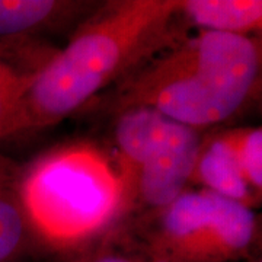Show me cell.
Masks as SVG:
<instances>
[{
    "label": "cell",
    "instance_id": "obj_1",
    "mask_svg": "<svg viewBox=\"0 0 262 262\" xmlns=\"http://www.w3.org/2000/svg\"><path fill=\"white\" fill-rule=\"evenodd\" d=\"M189 31L179 0L99 2L34 76L0 131V143L83 113L136 67Z\"/></svg>",
    "mask_w": 262,
    "mask_h": 262
},
{
    "label": "cell",
    "instance_id": "obj_2",
    "mask_svg": "<svg viewBox=\"0 0 262 262\" xmlns=\"http://www.w3.org/2000/svg\"><path fill=\"white\" fill-rule=\"evenodd\" d=\"M149 108L207 133L262 108V37L191 29L96 98L82 114L110 120Z\"/></svg>",
    "mask_w": 262,
    "mask_h": 262
},
{
    "label": "cell",
    "instance_id": "obj_3",
    "mask_svg": "<svg viewBox=\"0 0 262 262\" xmlns=\"http://www.w3.org/2000/svg\"><path fill=\"white\" fill-rule=\"evenodd\" d=\"M16 195L37 249L63 259L111 230L124 215L113 156L96 143L57 144L20 166Z\"/></svg>",
    "mask_w": 262,
    "mask_h": 262
},
{
    "label": "cell",
    "instance_id": "obj_4",
    "mask_svg": "<svg viewBox=\"0 0 262 262\" xmlns=\"http://www.w3.org/2000/svg\"><path fill=\"white\" fill-rule=\"evenodd\" d=\"M120 222L184 262H246L262 251L256 210L201 188L189 187L158 211Z\"/></svg>",
    "mask_w": 262,
    "mask_h": 262
},
{
    "label": "cell",
    "instance_id": "obj_5",
    "mask_svg": "<svg viewBox=\"0 0 262 262\" xmlns=\"http://www.w3.org/2000/svg\"><path fill=\"white\" fill-rule=\"evenodd\" d=\"M204 133L173 122L163 140L141 162L125 191L121 220L158 211L191 187Z\"/></svg>",
    "mask_w": 262,
    "mask_h": 262
},
{
    "label": "cell",
    "instance_id": "obj_6",
    "mask_svg": "<svg viewBox=\"0 0 262 262\" xmlns=\"http://www.w3.org/2000/svg\"><path fill=\"white\" fill-rule=\"evenodd\" d=\"M98 5L91 0H0V41L69 37Z\"/></svg>",
    "mask_w": 262,
    "mask_h": 262
},
{
    "label": "cell",
    "instance_id": "obj_7",
    "mask_svg": "<svg viewBox=\"0 0 262 262\" xmlns=\"http://www.w3.org/2000/svg\"><path fill=\"white\" fill-rule=\"evenodd\" d=\"M191 187L258 210L237 158L233 127L204 133L196 153Z\"/></svg>",
    "mask_w": 262,
    "mask_h": 262
},
{
    "label": "cell",
    "instance_id": "obj_8",
    "mask_svg": "<svg viewBox=\"0 0 262 262\" xmlns=\"http://www.w3.org/2000/svg\"><path fill=\"white\" fill-rule=\"evenodd\" d=\"M111 140L115 166L121 177L124 196L141 162L168 134L172 124L165 115L149 108H130L111 117Z\"/></svg>",
    "mask_w": 262,
    "mask_h": 262
},
{
    "label": "cell",
    "instance_id": "obj_9",
    "mask_svg": "<svg viewBox=\"0 0 262 262\" xmlns=\"http://www.w3.org/2000/svg\"><path fill=\"white\" fill-rule=\"evenodd\" d=\"M189 29H213L262 37V0H179Z\"/></svg>",
    "mask_w": 262,
    "mask_h": 262
},
{
    "label": "cell",
    "instance_id": "obj_10",
    "mask_svg": "<svg viewBox=\"0 0 262 262\" xmlns=\"http://www.w3.org/2000/svg\"><path fill=\"white\" fill-rule=\"evenodd\" d=\"M60 262H184L150 245L128 223L118 222L111 230L66 256Z\"/></svg>",
    "mask_w": 262,
    "mask_h": 262
},
{
    "label": "cell",
    "instance_id": "obj_11",
    "mask_svg": "<svg viewBox=\"0 0 262 262\" xmlns=\"http://www.w3.org/2000/svg\"><path fill=\"white\" fill-rule=\"evenodd\" d=\"M37 251L15 187L0 184V262H25Z\"/></svg>",
    "mask_w": 262,
    "mask_h": 262
},
{
    "label": "cell",
    "instance_id": "obj_12",
    "mask_svg": "<svg viewBox=\"0 0 262 262\" xmlns=\"http://www.w3.org/2000/svg\"><path fill=\"white\" fill-rule=\"evenodd\" d=\"M233 137L245 181L262 207V125H234Z\"/></svg>",
    "mask_w": 262,
    "mask_h": 262
},
{
    "label": "cell",
    "instance_id": "obj_13",
    "mask_svg": "<svg viewBox=\"0 0 262 262\" xmlns=\"http://www.w3.org/2000/svg\"><path fill=\"white\" fill-rule=\"evenodd\" d=\"M34 76L13 64L0 51V131L28 89Z\"/></svg>",
    "mask_w": 262,
    "mask_h": 262
},
{
    "label": "cell",
    "instance_id": "obj_14",
    "mask_svg": "<svg viewBox=\"0 0 262 262\" xmlns=\"http://www.w3.org/2000/svg\"><path fill=\"white\" fill-rule=\"evenodd\" d=\"M20 166L22 165H19L15 160L0 153V184L16 187L19 173H20Z\"/></svg>",
    "mask_w": 262,
    "mask_h": 262
},
{
    "label": "cell",
    "instance_id": "obj_15",
    "mask_svg": "<svg viewBox=\"0 0 262 262\" xmlns=\"http://www.w3.org/2000/svg\"><path fill=\"white\" fill-rule=\"evenodd\" d=\"M246 262H262V251L259 253H256L255 256H252L251 259H248Z\"/></svg>",
    "mask_w": 262,
    "mask_h": 262
}]
</instances>
